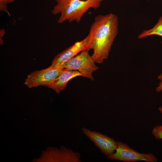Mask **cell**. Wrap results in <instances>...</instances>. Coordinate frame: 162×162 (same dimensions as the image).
<instances>
[{
	"instance_id": "cell-1",
	"label": "cell",
	"mask_w": 162,
	"mask_h": 162,
	"mask_svg": "<svg viewBox=\"0 0 162 162\" xmlns=\"http://www.w3.org/2000/svg\"><path fill=\"white\" fill-rule=\"evenodd\" d=\"M118 30V19L116 15L109 13L95 17L90 27L88 51L93 50L92 56L96 63L102 64L107 59Z\"/></svg>"
},
{
	"instance_id": "cell-2",
	"label": "cell",
	"mask_w": 162,
	"mask_h": 162,
	"mask_svg": "<svg viewBox=\"0 0 162 162\" xmlns=\"http://www.w3.org/2000/svg\"><path fill=\"white\" fill-rule=\"evenodd\" d=\"M56 4L51 10L53 15L60 14L57 22H80L84 15L90 8L97 9L103 0H54Z\"/></svg>"
},
{
	"instance_id": "cell-3",
	"label": "cell",
	"mask_w": 162,
	"mask_h": 162,
	"mask_svg": "<svg viewBox=\"0 0 162 162\" xmlns=\"http://www.w3.org/2000/svg\"><path fill=\"white\" fill-rule=\"evenodd\" d=\"M117 145L116 152L107 156L108 159L126 162L141 161L156 162L157 161V158L152 154L140 153L122 142H117Z\"/></svg>"
},
{
	"instance_id": "cell-4",
	"label": "cell",
	"mask_w": 162,
	"mask_h": 162,
	"mask_svg": "<svg viewBox=\"0 0 162 162\" xmlns=\"http://www.w3.org/2000/svg\"><path fill=\"white\" fill-rule=\"evenodd\" d=\"M95 63L88 51L84 50L69 61L65 65L64 69L77 70L81 74L82 76L93 81L92 74L99 68Z\"/></svg>"
},
{
	"instance_id": "cell-5",
	"label": "cell",
	"mask_w": 162,
	"mask_h": 162,
	"mask_svg": "<svg viewBox=\"0 0 162 162\" xmlns=\"http://www.w3.org/2000/svg\"><path fill=\"white\" fill-rule=\"evenodd\" d=\"M91 36L89 33L84 39L77 42L54 57L50 67L64 68L66 63L80 52L88 51Z\"/></svg>"
},
{
	"instance_id": "cell-6",
	"label": "cell",
	"mask_w": 162,
	"mask_h": 162,
	"mask_svg": "<svg viewBox=\"0 0 162 162\" xmlns=\"http://www.w3.org/2000/svg\"><path fill=\"white\" fill-rule=\"evenodd\" d=\"M63 68H48L32 72L28 75L24 82L29 88L40 86H45L56 78L64 70Z\"/></svg>"
},
{
	"instance_id": "cell-7",
	"label": "cell",
	"mask_w": 162,
	"mask_h": 162,
	"mask_svg": "<svg viewBox=\"0 0 162 162\" xmlns=\"http://www.w3.org/2000/svg\"><path fill=\"white\" fill-rule=\"evenodd\" d=\"M82 132L100 151L107 156L113 153L117 147V142L112 138L95 131L83 127Z\"/></svg>"
},
{
	"instance_id": "cell-8",
	"label": "cell",
	"mask_w": 162,
	"mask_h": 162,
	"mask_svg": "<svg viewBox=\"0 0 162 162\" xmlns=\"http://www.w3.org/2000/svg\"><path fill=\"white\" fill-rule=\"evenodd\" d=\"M79 76H81V74L79 71L67 70L64 69L56 78L45 86L52 89L59 94L65 88L69 80Z\"/></svg>"
},
{
	"instance_id": "cell-9",
	"label": "cell",
	"mask_w": 162,
	"mask_h": 162,
	"mask_svg": "<svg viewBox=\"0 0 162 162\" xmlns=\"http://www.w3.org/2000/svg\"><path fill=\"white\" fill-rule=\"evenodd\" d=\"M152 35L162 37V16L159 18L157 23L152 28L144 30L138 35V38L141 39Z\"/></svg>"
},
{
	"instance_id": "cell-10",
	"label": "cell",
	"mask_w": 162,
	"mask_h": 162,
	"mask_svg": "<svg viewBox=\"0 0 162 162\" xmlns=\"http://www.w3.org/2000/svg\"><path fill=\"white\" fill-rule=\"evenodd\" d=\"M152 134L156 140L162 139V125L154 127L152 130Z\"/></svg>"
},
{
	"instance_id": "cell-11",
	"label": "cell",
	"mask_w": 162,
	"mask_h": 162,
	"mask_svg": "<svg viewBox=\"0 0 162 162\" xmlns=\"http://www.w3.org/2000/svg\"><path fill=\"white\" fill-rule=\"evenodd\" d=\"M14 1V0H0V10L5 12L10 16V13L7 10L8 4L12 3Z\"/></svg>"
},
{
	"instance_id": "cell-12",
	"label": "cell",
	"mask_w": 162,
	"mask_h": 162,
	"mask_svg": "<svg viewBox=\"0 0 162 162\" xmlns=\"http://www.w3.org/2000/svg\"><path fill=\"white\" fill-rule=\"evenodd\" d=\"M158 78L160 82L156 88V91L157 92H160L162 91V73L158 76Z\"/></svg>"
},
{
	"instance_id": "cell-13",
	"label": "cell",
	"mask_w": 162,
	"mask_h": 162,
	"mask_svg": "<svg viewBox=\"0 0 162 162\" xmlns=\"http://www.w3.org/2000/svg\"><path fill=\"white\" fill-rule=\"evenodd\" d=\"M5 33V30L3 29H2L0 30V44L2 45L3 43V41L2 40V38L3 37Z\"/></svg>"
},
{
	"instance_id": "cell-14",
	"label": "cell",
	"mask_w": 162,
	"mask_h": 162,
	"mask_svg": "<svg viewBox=\"0 0 162 162\" xmlns=\"http://www.w3.org/2000/svg\"><path fill=\"white\" fill-rule=\"evenodd\" d=\"M158 110L162 114V107L161 106L159 107L158 108Z\"/></svg>"
},
{
	"instance_id": "cell-15",
	"label": "cell",
	"mask_w": 162,
	"mask_h": 162,
	"mask_svg": "<svg viewBox=\"0 0 162 162\" xmlns=\"http://www.w3.org/2000/svg\"></svg>"
},
{
	"instance_id": "cell-16",
	"label": "cell",
	"mask_w": 162,
	"mask_h": 162,
	"mask_svg": "<svg viewBox=\"0 0 162 162\" xmlns=\"http://www.w3.org/2000/svg\"></svg>"
}]
</instances>
